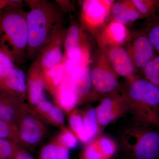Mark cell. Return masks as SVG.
<instances>
[{
	"label": "cell",
	"instance_id": "cell-9",
	"mask_svg": "<svg viewBox=\"0 0 159 159\" xmlns=\"http://www.w3.org/2000/svg\"><path fill=\"white\" fill-rule=\"evenodd\" d=\"M66 30L63 23L57 25L48 42L36 58L42 71L49 70L63 62Z\"/></svg>",
	"mask_w": 159,
	"mask_h": 159
},
{
	"label": "cell",
	"instance_id": "cell-10",
	"mask_svg": "<svg viewBox=\"0 0 159 159\" xmlns=\"http://www.w3.org/2000/svg\"><path fill=\"white\" fill-rule=\"evenodd\" d=\"M95 108L98 123L102 129L128 112L127 101L121 90L102 97Z\"/></svg>",
	"mask_w": 159,
	"mask_h": 159
},
{
	"label": "cell",
	"instance_id": "cell-2",
	"mask_svg": "<svg viewBox=\"0 0 159 159\" xmlns=\"http://www.w3.org/2000/svg\"><path fill=\"white\" fill-rule=\"evenodd\" d=\"M121 92L135 123L159 129L158 87L145 78L134 76L127 79L126 86Z\"/></svg>",
	"mask_w": 159,
	"mask_h": 159
},
{
	"label": "cell",
	"instance_id": "cell-13",
	"mask_svg": "<svg viewBox=\"0 0 159 159\" xmlns=\"http://www.w3.org/2000/svg\"><path fill=\"white\" fill-rule=\"evenodd\" d=\"M0 94L14 97L22 102L27 98V75L16 67L0 80Z\"/></svg>",
	"mask_w": 159,
	"mask_h": 159
},
{
	"label": "cell",
	"instance_id": "cell-7",
	"mask_svg": "<svg viewBox=\"0 0 159 159\" xmlns=\"http://www.w3.org/2000/svg\"><path fill=\"white\" fill-rule=\"evenodd\" d=\"M115 1L86 0L81 7L80 20L84 29L93 34H98L102 29Z\"/></svg>",
	"mask_w": 159,
	"mask_h": 159
},
{
	"label": "cell",
	"instance_id": "cell-26",
	"mask_svg": "<svg viewBox=\"0 0 159 159\" xmlns=\"http://www.w3.org/2000/svg\"><path fill=\"white\" fill-rule=\"evenodd\" d=\"M81 159H110L97 138L85 145L80 154Z\"/></svg>",
	"mask_w": 159,
	"mask_h": 159
},
{
	"label": "cell",
	"instance_id": "cell-30",
	"mask_svg": "<svg viewBox=\"0 0 159 159\" xmlns=\"http://www.w3.org/2000/svg\"><path fill=\"white\" fill-rule=\"evenodd\" d=\"M16 66L12 57L0 46V80L4 79Z\"/></svg>",
	"mask_w": 159,
	"mask_h": 159
},
{
	"label": "cell",
	"instance_id": "cell-31",
	"mask_svg": "<svg viewBox=\"0 0 159 159\" xmlns=\"http://www.w3.org/2000/svg\"><path fill=\"white\" fill-rule=\"evenodd\" d=\"M20 147L14 142L0 139V159H12Z\"/></svg>",
	"mask_w": 159,
	"mask_h": 159
},
{
	"label": "cell",
	"instance_id": "cell-19",
	"mask_svg": "<svg viewBox=\"0 0 159 159\" xmlns=\"http://www.w3.org/2000/svg\"><path fill=\"white\" fill-rule=\"evenodd\" d=\"M42 119L50 124L61 128L64 126V112L57 105H54L46 97L32 108Z\"/></svg>",
	"mask_w": 159,
	"mask_h": 159
},
{
	"label": "cell",
	"instance_id": "cell-12",
	"mask_svg": "<svg viewBox=\"0 0 159 159\" xmlns=\"http://www.w3.org/2000/svg\"><path fill=\"white\" fill-rule=\"evenodd\" d=\"M90 65L77 69L68 75L79 97L80 104L101 98L94 90L93 87Z\"/></svg>",
	"mask_w": 159,
	"mask_h": 159
},
{
	"label": "cell",
	"instance_id": "cell-23",
	"mask_svg": "<svg viewBox=\"0 0 159 159\" xmlns=\"http://www.w3.org/2000/svg\"><path fill=\"white\" fill-rule=\"evenodd\" d=\"M38 159H70V150L54 139L41 149Z\"/></svg>",
	"mask_w": 159,
	"mask_h": 159
},
{
	"label": "cell",
	"instance_id": "cell-29",
	"mask_svg": "<svg viewBox=\"0 0 159 159\" xmlns=\"http://www.w3.org/2000/svg\"><path fill=\"white\" fill-rule=\"evenodd\" d=\"M0 139L11 141L20 145L17 126L10 122L0 119Z\"/></svg>",
	"mask_w": 159,
	"mask_h": 159
},
{
	"label": "cell",
	"instance_id": "cell-32",
	"mask_svg": "<svg viewBox=\"0 0 159 159\" xmlns=\"http://www.w3.org/2000/svg\"><path fill=\"white\" fill-rule=\"evenodd\" d=\"M12 159H34L31 155L20 147L18 149Z\"/></svg>",
	"mask_w": 159,
	"mask_h": 159
},
{
	"label": "cell",
	"instance_id": "cell-1",
	"mask_svg": "<svg viewBox=\"0 0 159 159\" xmlns=\"http://www.w3.org/2000/svg\"><path fill=\"white\" fill-rule=\"evenodd\" d=\"M27 14L29 39L26 59H36L48 43L55 27L62 23V10L56 2L29 0Z\"/></svg>",
	"mask_w": 159,
	"mask_h": 159
},
{
	"label": "cell",
	"instance_id": "cell-6",
	"mask_svg": "<svg viewBox=\"0 0 159 159\" xmlns=\"http://www.w3.org/2000/svg\"><path fill=\"white\" fill-rule=\"evenodd\" d=\"M64 51V59H68L75 66L91 62L90 48L82 26L73 23L66 30Z\"/></svg>",
	"mask_w": 159,
	"mask_h": 159
},
{
	"label": "cell",
	"instance_id": "cell-18",
	"mask_svg": "<svg viewBox=\"0 0 159 159\" xmlns=\"http://www.w3.org/2000/svg\"><path fill=\"white\" fill-rule=\"evenodd\" d=\"M53 97L56 105L66 113L70 114L80 104L79 97L70 78L66 74L64 78Z\"/></svg>",
	"mask_w": 159,
	"mask_h": 159
},
{
	"label": "cell",
	"instance_id": "cell-17",
	"mask_svg": "<svg viewBox=\"0 0 159 159\" xmlns=\"http://www.w3.org/2000/svg\"><path fill=\"white\" fill-rule=\"evenodd\" d=\"M104 51L113 69L119 76L129 79L134 76L135 69L127 51L121 47H115Z\"/></svg>",
	"mask_w": 159,
	"mask_h": 159
},
{
	"label": "cell",
	"instance_id": "cell-3",
	"mask_svg": "<svg viewBox=\"0 0 159 159\" xmlns=\"http://www.w3.org/2000/svg\"><path fill=\"white\" fill-rule=\"evenodd\" d=\"M27 14L22 1H15L3 9L0 17V46L18 63L26 59L29 39Z\"/></svg>",
	"mask_w": 159,
	"mask_h": 159
},
{
	"label": "cell",
	"instance_id": "cell-15",
	"mask_svg": "<svg viewBox=\"0 0 159 159\" xmlns=\"http://www.w3.org/2000/svg\"><path fill=\"white\" fill-rule=\"evenodd\" d=\"M27 98L31 108L35 107L45 97L42 72L35 59L31 63L27 75Z\"/></svg>",
	"mask_w": 159,
	"mask_h": 159
},
{
	"label": "cell",
	"instance_id": "cell-21",
	"mask_svg": "<svg viewBox=\"0 0 159 159\" xmlns=\"http://www.w3.org/2000/svg\"><path fill=\"white\" fill-rule=\"evenodd\" d=\"M82 113L84 129L87 145L100 135L102 129L98 123L96 108L89 107L82 111Z\"/></svg>",
	"mask_w": 159,
	"mask_h": 159
},
{
	"label": "cell",
	"instance_id": "cell-22",
	"mask_svg": "<svg viewBox=\"0 0 159 159\" xmlns=\"http://www.w3.org/2000/svg\"><path fill=\"white\" fill-rule=\"evenodd\" d=\"M42 72L45 90L52 96L65 76V70L63 62Z\"/></svg>",
	"mask_w": 159,
	"mask_h": 159
},
{
	"label": "cell",
	"instance_id": "cell-5",
	"mask_svg": "<svg viewBox=\"0 0 159 159\" xmlns=\"http://www.w3.org/2000/svg\"><path fill=\"white\" fill-rule=\"evenodd\" d=\"M94 90L101 97L121 92L118 77L105 52L99 51L90 65Z\"/></svg>",
	"mask_w": 159,
	"mask_h": 159
},
{
	"label": "cell",
	"instance_id": "cell-33",
	"mask_svg": "<svg viewBox=\"0 0 159 159\" xmlns=\"http://www.w3.org/2000/svg\"><path fill=\"white\" fill-rule=\"evenodd\" d=\"M14 0H0V17L2 11L6 6L11 5L15 2Z\"/></svg>",
	"mask_w": 159,
	"mask_h": 159
},
{
	"label": "cell",
	"instance_id": "cell-11",
	"mask_svg": "<svg viewBox=\"0 0 159 159\" xmlns=\"http://www.w3.org/2000/svg\"><path fill=\"white\" fill-rule=\"evenodd\" d=\"M153 45L144 30L133 38L127 50L135 69L143 70L155 55Z\"/></svg>",
	"mask_w": 159,
	"mask_h": 159
},
{
	"label": "cell",
	"instance_id": "cell-24",
	"mask_svg": "<svg viewBox=\"0 0 159 159\" xmlns=\"http://www.w3.org/2000/svg\"><path fill=\"white\" fill-rule=\"evenodd\" d=\"M70 129L78 140L84 145H86L82 111L75 109L70 113L69 117Z\"/></svg>",
	"mask_w": 159,
	"mask_h": 159
},
{
	"label": "cell",
	"instance_id": "cell-8",
	"mask_svg": "<svg viewBox=\"0 0 159 159\" xmlns=\"http://www.w3.org/2000/svg\"><path fill=\"white\" fill-rule=\"evenodd\" d=\"M20 145L34 148L39 144L47 133L42 119L31 107L18 124Z\"/></svg>",
	"mask_w": 159,
	"mask_h": 159
},
{
	"label": "cell",
	"instance_id": "cell-16",
	"mask_svg": "<svg viewBox=\"0 0 159 159\" xmlns=\"http://www.w3.org/2000/svg\"><path fill=\"white\" fill-rule=\"evenodd\" d=\"M30 107L25 102L14 97L0 94V119L17 126Z\"/></svg>",
	"mask_w": 159,
	"mask_h": 159
},
{
	"label": "cell",
	"instance_id": "cell-28",
	"mask_svg": "<svg viewBox=\"0 0 159 159\" xmlns=\"http://www.w3.org/2000/svg\"><path fill=\"white\" fill-rule=\"evenodd\" d=\"M132 1L143 18H148L155 14L157 9H158V1L133 0Z\"/></svg>",
	"mask_w": 159,
	"mask_h": 159
},
{
	"label": "cell",
	"instance_id": "cell-27",
	"mask_svg": "<svg viewBox=\"0 0 159 159\" xmlns=\"http://www.w3.org/2000/svg\"><path fill=\"white\" fill-rule=\"evenodd\" d=\"M55 140L69 150L74 149L78 145L79 140L70 128L63 126Z\"/></svg>",
	"mask_w": 159,
	"mask_h": 159
},
{
	"label": "cell",
	"instance_id": "cell-14",
	"mask_svg": "<svg viewBox=\"0 0 159 159\" xmlns=\"http://www.w3.org/2000/svg\"><path fill=\"white\" fill-rule=\"evenodd\" d=\"M129 33L125 25L112 20L97 34L98 44L101 50L121 47L128 40Z\"/></svg>",
	"mask_w": 159,
	"mask_h": 159
},
{
	"label": "cell",
	"instance_id": "cell-4",
	"mask_svg": "<svg viewBox=\"0 0 159 159\" xmlns=\"http://www.w3.org/2000/svg\"><path fill=\"white\" fill-rule=\"evenodd\" d=\"M134 123L120 135V145L129 159H159V131Z\"/></svg>",
	"mask_w": 159,
	"mask_h": 159
},
{
	"label": "cell",
	"instance_id": "cell-25",
	"mask_svg": "<svg viewBox=\"0 0 159 159\" xmlns=\"http://www.w3.org/2000/svg\"><path fill=\"white\" fill-rule=\"evenodd\" d=\"M147 19L143 30L159 54V16L155 14Z\"/></svg>",
	"mask_w": 159,
	"mask_h": 159
},
{
	"label": "cell",
	"instance_id": "cell-20",
	"mask_svg": "<svg viewBox=\"0 0 159 159\" xmlns=\"http://www.w3.org/2000/svg\"><path fill=\"white\" fill-rule=\"evenodd\" d=\"M111 11L112 20L124 25L143 18L130 0L115 2Z\"/></svg>",
	"mask_w": 159,
	"mask_h": 159
},
{
	"label": "cell",
	"instance_id": "cell-34",
	"mask_svg": "<svg viewBox=\"0 0 159 159\" xmlns=\"http://www.w3.org/2000/svg\"><path fill=\"white\" fill-rule=\"evenodd\" d=\"M159 4H158V10H159Z\"/></svg>",
	"mask_w": 159,
	"mask_h": 159
}]
</instances>
